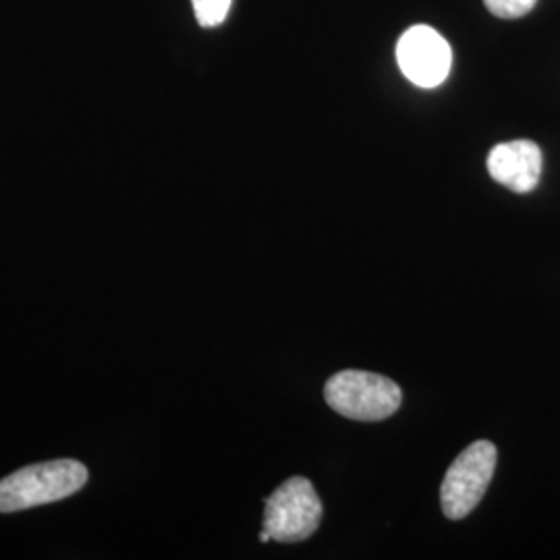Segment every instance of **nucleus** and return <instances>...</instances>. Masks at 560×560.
Returning a JSON list of instances; mask_svg holds the SVG:
<instances>
[{"instance_id":"nucleus-5","label":"nucleus","mask_w":560,"mask_h":560,"mask_svg":"<svg viewBox=\"0 0 560 560\" xmlns=\"http://www.w3.org/2000/svg\"><path fill=\"white\" fill-rule=\"evenodd\" d=\"M397 60L402 75L411 83L420 88H436L451 73L453 50L436 30L413 25L400 36Z\"/></svg>"},{"instance_id":"nucleus-2","label":"nucleus","mask_w":560,"mask_h":560,"mask_svg":"<svg viewBox=\"0 0 560 560\" xmlns=\"http://www.w3.org/2000/svg\"><path fill=\"white\" fill-rule=\"evenodd\" d=\"M324 399L342 418L382 421L399 411L402 393L397 382L361 370H342L328 378Z\"/></svg>"},{"instance_id":"nucleus-8","label":"nucleus","mask_w":560,"mask_h":560,"mask_svg":"<svg viewBox=\"0 0 560 560\" xmlns=\"http://www.w3.org/2000/svg\"><path fill=\"white\" fill-rule=\"evenodd\" d=\"M538 0H483L488 11L502 20H517L527 15Z\"/></svg>"},{"instance_id":"nucleus-1","label":"nucleus","mask_w":560,"mask_h":560,"mask_svg":"<svg viewBox=\"0 0 560 560\" xmlns=\"http://www.w3.org/2000/svg\"><path fill=\"white\" fill-rule=\"evenodd\" d=\"M88 478V469L80 460H46L23 467L0 480V513H18L69 499L80 492Z\"/></svg>"},{"instance_id":"nucleus-6","label":"nucleus","mask_w":560,"mask_h":560,"mask_svg":"<svg viewBox=\"0 0 560 560\" xmlns=\"http://www.w3.org/2000/svg\"><path fill=\"white\" fill-rule=\"evenodd\" d=\"M490 177L515 194L536 189L541 175V152L538 143L529 140L506 141L492 148L488 154Z\"/></svg>"},{"instance_id":"nucleus-3","label":"nucleus","mask_w":560,"mask_h":560,"mask_svg":"<svg viewBox=\"0 0 560 560\" xmlns=\"http://www.w3.org/2000/svg\"><path fill=\"white\" fill-rule=\"evenodd\" d=\"M497 457L492 442L478 441L453 460L441 488L442 513L448 520H465L480 504L494 476Z\"/></svg>"},{"instance_id":"nucleus-7","label":"nucleus","mask_w":560,"mask_h":560,"mask_svg":"<svg viewBox=\"0 0 560 560\" xmlns=\"http://www.w3.org/2000/svg\"><path fill=\"white\" fill-rule=\"evenodd\" d=\"M233 0H191L196 20L201 27H219L224 23Z\"/></svg>"},{"instance_id":"nucleus-4","label":"nucleus","mask_w":560,"mask_h":560,"mask_svg":"<svg viewBox=\"0 0 560 560\" xmlns=\"http://www.w3.org/2000/svg\"><path fill=\"white\" fill-rule=\"evenodd\" d=\"M322 520V502L305 478H291L280 483L266 501L264 529L270 538L282 544L307 540Z\"/></svg>"}]
</instances>
